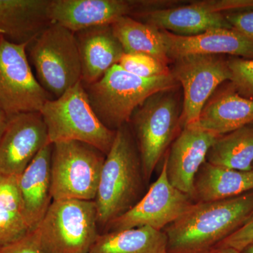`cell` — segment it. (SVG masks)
Masks as SVG:
<instances>
[{
	"instance_id": "6da1fadb",
	"label": "cell",
	"mask_w": 253,
	"mask_h": 253,
	"mask_svg": "<svg viewBox=\"0 0 253 253\" xmlns=\"http://www.w3.org/2000/svg\"><path fill=\"white\" fill-rule=\"evenodd\" d=\"M253 213V191L231 199L194 203L165 229L167 253H208Z\"/></svg>"
},
{
	"instance_id": "7a4b0ae2",
	"label": "cell",
	"mask_w": 253,
	"mask_h": 253,
	"mask_svg": "<svg viewBox=\"0 0 253 253\" xmlns=\"http://www.w3.org/2000/svg\"><path fill=\"white\" fill-rule=\"evenodd\" d=\"M145 182L139 151L129 124L116 130L94 199L98 225L108 227L140 200Z\"/></svg>"
},
{
	"instance_id": "3957f363",
	"label": "cell",
	"mask_w": 253,
	"mask_h": 253,
	"mask_svg": "<svg viewBox=\"0 0 253 253\" xmlns=\"http://www.w3.org/2000/svg\"><path fill=\"white\" fill-rule=\"evenodd\" d=\"M179 83L172 73L144 78L128 73L118 64L90 84H83L88 100L99 121L111 130L129 124L134 111L160 91L175 89Z\"/></svg>"
},
{
	"instance_id": "277c9868",
	"label": "cell",
	"mask_w": 253,
	"mask_h": 253,
	"mask_svg": "<svg viewBox=\"0 0 253 253\" xmlns=\"http://www.w3.org/2000/svg\"><path fill=\"white\" fill-rule=\"evenodd\" d=\"M50 144L77 141L91 145L106 155L116 131L108 129L93 111L82 81L59 98L46 101L40 111Z\"/></svg>"
},
{
	"instance_id": "5b68a950",
	"label": "cell",
	"mask_w": 253,
	"mask_h": 253,
	"mask_svg": "<svg viewBox=\"0 0 253 253\" xmlns=\"http://www.w3.org/2000/svg\"><path fill=\"white\" fill-rule=\"evenodd\" d=\"M175 89L150 96L134 111L129 123L140 156L145 182L151 179L180 126L182 109Z\"/></svg>"
},
{
	"instance_id": "8992f818",
	"label": "cell",
	"mask_w": 253,
	"mask_h": 253,
	"mask_svg": "<svg viewBox=\"0 0 253 253\" xmlns=\"http://www.w3.org/2000/svg\"><path fill=\"white\" fill-rule=\"evenodd\" d=\"M26 51L38 83L54 99L81 81L77 41L66 28L51 23L28 44Z\"/></svg>"
},
{
	"instance_id": "52a82bcc",
	"label": "cell",
	"mask_w": 253,
	"mask_h": 253,
	"mask_svg": "<svg viewBox=\"0 0 253 253\" xmlns=\"http://www.w3.org/2000/svg\"><path fill=\"white\" fill-rule=\"evenodd\" d=\"M97 226L94 201L65 199L52 201L36 230L44 253H89Z\"/></svg>"
},
{
	"instance_id": "ba28073f",
	"label": "cell",
	"mask_w": 253,
	"mask_h": 253,
	"mask_svg": "<svg viewBox=\"0 0 253 253\" xmlns=\"http://www.w3.org/2000/svg\"><path fill=\"white\" fill-rule=\"evenodd\" d=\"M51 144L53 201H94L106 155L81 141H60Z\"/></svg>"
},
{
	"instance_id": "9c48e42d",
	"label": "cell",
	"mask_w": 253,
	"mask_h": 253,
	"mask_svg": "<svg viewBox=\"0 0 253 253\" xmlns=\"http://www.w3.org/2000/svg\"><path fill=\"white\" fill-rule=\"evenodd\" d=\"M27 45L0 37V107L9 117L40 112L44 103L52 99L33 72Z\"/></svg>"
},
{
	"instance_id": "30bf717a",
	"label": "cell",
	"mask_w": 253,
	"mask_h": 253,
	"mask_svg": "<svg viewBox=\"0 0 253 253\" xmlns=\"http://www.w3.org/2000/svg\"><path fill=\"white\" fill-rule=\"evenodd\" d=\"M171 73L183 88L181 126L194 124L218 86L230 81L228 61L219 55L191 54L174 59Z\"/></svg>"
},
{
	"instance_id": "8fae6325",
	"label": "cell",
	"mask_w": 253,
	"mask_h": 253,
	"mask_svg": "<svg viewBox=\"0 0 253 253\" xmlns=\"http://www.w3.org/2000/svg\"><path fill=\"white\" fill-rule=\"evenodd\" d=\"M194 203L190 196L171 185L164 162L161 174L147 193L127 212L112 221L108 226V231L141 226L163 231L181 217Z\"/></svg>"
},
{
	"instance_id": "7c38bea8",
	"label": "cell",
	"mask_w": 253,
	"mask_h": 253,
	"mask_svg": "<svg viewBox=\"0 0 253 253\" xmlns=\"http://www.w3.org/2000/svg\"><path fill=\"white\" fill-rule=\"evenodd\" d=\"M49 144L41 113L11 116L0 140V176H19Z\"/></svg>"
},
{
	"instance_id": "4fadbf2b",
	"label": "cell",
	"mask_w": 253,
	"mask_h": 253,
	"mask_svg": "<svg viewBox=\"0 0 253 253\" xmlns=\"http://www.w3.org/2000/svg\"><path fill=\"white\" fill-rule=\"evenodd\" d=\"M217 136L194 125L184 126L165 158L168 181L191 199L195 177L206 162L208 151Z\"/></svg>"
},
{
	"instance_id": "5bb4252c",
	"label": "cell",
	"mask_w": 253,
	"mask_h": 253,
	"mask_svg": "<svg viewBox=\"0 0 253 253\" xmlns=\"http://www.w3.org/2000/svg\"><path fill=\"white\" fill-rule=\"evenodd\" d=\"M138 3L124 0H51L49 15L73 33L96 26L112 25L135 11Z\"/></svg>"
},
{
	"instance_id": "9a60e30c",
	"label": "cell",
	"mask_w": 253,
	"mask_h": 253,
	"mask_svg": "<svg viewBox=\"0 0 253 253\" xmlns=\"http://www.w3.org/2000/svg\"><path fill=\"white\" fill-rule=\"evenodd\" d=\"M161 31L169 59L191 54H230L253 59V41L234 29H211L193 36Z\"/></svg>"
},
{
	"instance_id": "2e32d148",
	"label": "cell",
	"mask_w": 253,
	"mask_h": 253,
	"mask_svg": "<svg viewBox=\"0 0 253 253\" xmlns=\"http://www.w3.org/2000/svg\"><path fill=\"white\" fill-rule=\"evenodd\" d=\"M141 22L182 36H193L217 28L232 29L224 13L214 12L204 1L185 6L158 9L135 13Z\"/></svg>"
},
{
	"instance_id": "e0dca14e",
	"label": "cell",
	"mask_w": 253,
	"mask_h": 253,
	"mask_svg": "<svg viewBox=\"0 0 253 253\" xmlns=\"http://www.w3.org/2000/svg\"><path fill=\"white\" fill-rule=\"evenodd\" d=\"M81 56L83 84L96 83L125 54L111 25L96 26L75 33Z\"/></svg>"
},
{
	"instance_id": "ac0fdd59",
	"label": "cell",
	"mask_w": 253,
	"mask_h": 253,
	"mask_svg": "<svg viewBox=\"0 0 253 253\" xmlns=\"http://www.w3.org/2000/svg\"><path fill=\"white\" fill-rule=\"evenodd\" d=\"M52 144L44 146L18 179L23 211L32 231L45 215L52 203L51 158Z\"/></svg>"
},
{
	"instance_id": "d6986e66",
	"label": "cell",
	"mask_w": 253,
	"mask_h": 253,
	"mask_svg": "<svg viewBox=\"0 0 253 253\" xmlns=\"http://www.w3.org/2000/svg\"><path fill=\"white\" fill-rule=\"evenodd\" d=\"M51 0H0V31L7 41L29 44L52 23Z\"/></svg>"
},
{
	"instance_id": "ffe728a7",
	"label": "cell",
	"mask_w": 253,
	"mask_h": 253,
	"mask_svg": "<svg viewBox=\"0 0 253 253\" xmlns=\"http://www.w3.org/2000/svg\"><path fill=\"white\" fill-rule=\"evenodd\" d=\"M253 123V100L240 95L233 86L208 100L194 126L217 136Z\"/></svg>"
},
{
	"instance_id": "44dd1931",
	"label": "cell",
	"mask_w": 253,
	"mask_h": 253,
	"mask_svg": "<svg viewBox=\"0 0 253 253\" xmlns=\"http://www.w3.org/2000/svg\"><path fill=\"white\" fill-rule=\"evenodd\" d=\"M253 191V171H239L206 161L195 177L194 203L231 199Z\"/></svg>"
},
{
	"instance_id": "7402d4cb",
	"label": "cell",
	"mask_w": 253,
	"mask_h": 253,
	"mask_svg": "<svg viewBox=\"0 0 253 253\" xmlns=\"http://www.w3.org/2000/svg\"><path fill=\"white\" fill-rule=\"evenodd\" d=\"M166 233L150 226L99 234L89 253H167Z\"/></svg>"
},
{
	"instance_id": "603a6c76",
	"label": "cell",
	"mask_w": 253,
	"mask_h": 253,
	"mask_svg": "<svg viewBox=\"0 0 253 253\" xmlns=\"http://www.w3.org/2000/svg\"><path fill=\"white\" fill-rule=\"evenodd\" d=\"M111 27L125 54H146L165 64L169 63L161 30L129 16L119 18Z\"/></svg>"
},
{
	"instance_id": "cb8c5ba5",
	"label": "cell",
	"mask_w": 253,
	"mask_h": 253,
	"mask_svg": "<svg viewBox=\"0 0 253 253\" xmlns=\"http://www.w3.org/2000/svg\"><path fill=\"white\" fill-rule=\"evenodd\" d=\"M206 161L219 167L252 171L253 123L218 136L208 151Z\"/></svg>"
},
{
	"instance_id": "d4e9b609",
	"label": "cell",
	"mask_w": 253,
	"mask_h": 253,
	"mask_svg": "<svg viewBox=\"0 0 253 253\" xmlns=\"http://www.w3.org/2000/svg\"><path fill=\"white\" fill-rule=\"evenodd\" d=\"M18 179V176H0V246L32 231L23 211Z\"/></svg>"
},
{
	"instance_id": "484cf974",
	"label": "cell",
	"mask_w": 253,
	"mask_h": 253,
	"mask_svg": "<svg viewBox=\"0 0 253 253\" xmlns=\"http://www.w3.org/2000/svg\"><path fill=\"white\" fill-rule=\"evenodd\" d=\"M118 65L128 73L141 78H156L171 74L168 65L146 54H124Z\"/></svg>"
},
{
	"instance_id": "4316f807",
	"label": "cell",
	"mask_w": 253,
	"mask_h": 253,
	"mask_svg": "<svg viewBox=\"0 0 253 253\" xmlns=\"http://www.w3.org/2000/svg\"><path fill=\"white\" fill-rule=\"evenodd\" d=\"M231 85L241 96L253 100V59L228 60Z\"/></svg>"
},
{
	"instance_id": "83f0119b",
	"label": "cell",
	"mask_w": 253,
	"mask_h": 253,
	"mask_svg": "<svg viewBox=\"0 0 253 253\" xmlns=\"http://www.w3.org/2000/svg\"><path fill=\"white\" fill-rule=\"evenodd\" d=\"M253 243V213L246 222L216 248H232L241 251Z\"/></svg>"
},
{
	"instance_id": "f1b7e54d",
	"label": "cell",
	"mask_w": 253,
	"mask_h": 253,
	"mask_svg": "<svg viewBox=\"0 0 253 253\" xmlns=\"http://www.w3.org/2000/svg\"><path fill=\"white\" fill-rule=\"evenodd\" d=\"M0 253H44L36 229L21 239L0 246Z\"/></svg>"
},
{
	"instance_id": "f546056e",
	"label": "cell",
	"mask_w": 253,
	"mask_h": 253,
	"mask_svg": "<svg viewBox=\"0 0 253 253\" xmlns=\"http://www.w3.org/2000/svg\"><path fill=\"white\" fill-rule=\"evenodd\" d=\"M232 29L253 41V8L224 14Z\"/></svg>"
},
{
	"instance_id": "4dcf8cb0",
	"label": "cell",
	"mask_w": 253,
	"mask_h": 253,
	"mask_svg": "<svg viewBox=\"0 0 253 253\" xmlns=\"http://www.w3.org/2000/svg\"><path fill=\"white\" fill-rule=\"evenodd\" d=\"M9 116L4 112V110L0 107V140L6 130V126L9 121Z\"/></svg>"
},
{
	"instance_id": "1f68e13d",
	"label": "cell",
	"mask_w": 253,
	"mask_h": 253,
	"mask_svg": "<svg viewBox=\"0 0 253 253\" xmlns=\"http://www.w3.org/2000/svg\"><path fill=\"white\" fill-rule=\"evenodd\" d=\"M208 253H241L232 248H215Z\"/></svg>"
},
{
	"instance_id": "d6a6232c",
	"label": "cell",
	"mask_w": 253,
	"mask_h": 253,
	"mask_svg": "<svg viewBox=\"0 0 253 253\" xmlns=\"http://www.w3.org/2000/svg\"><path fill=\"white\" fill-rule=\"evenodd\" d=\"M241 253H253V243L249 245L247 247L245 248Z\"/></svg>"
},
{
	"instance_id": "836d02e7",
	"label": "cell",
	"mask_w": 253,
	"mask_h": 253,
	"mask_svg": "<svg viewBox=\"0 0 253 253\" xmlns=\"http://www.w3.org/2000/svg\"><path fill=\"white\" fill-rule=\"evenodd\" d=\"M2 35H3L2 31H0V37H1V36H2Z\"/></svg>"
},
{
	"instance_id": "e575fe53",
	"label": "cell",
	"mask_w": 253,
	"mask_h": 253,
	"mask_svg": "<svg viewBox=\"0 0 253 253\" xmlns=\"http://www.w3.org/2000/svg\"><path fill=\"white\" fill-rule=\"evenodd\" d=\"M252 171L253 172V168H252Z\"/></svg>"
}]
</instances>
